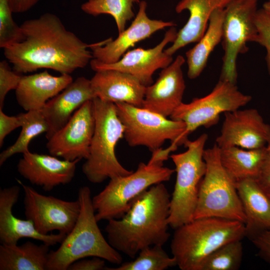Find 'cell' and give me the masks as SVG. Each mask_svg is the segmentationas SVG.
Instances as JSON below:
<instances>
[{"mask_svg": "<svg viewBox=\"0 0 270 270\" xmlns=\"http://www.w3.org/2000/svg\"><path fill=\"white\" fill-rule=\"evenodd\" d=\"M20 26L22 39L4 48V56L18 74L46 68L70 74L93 58L90 50L92 44L68 30L54 14H44Z\"/></svg>", "mask_w": 270, "mask_h": 270, "instance_id": "cell-1", "label": "cell"}, {"mask_svg": "<svg viewBox=\"0 0 270 270\" xmlns=\"http://www.w3.org/2000/svg\"><path fill=\"white\" fill-rule=\"evenodd\" d=\"M170 197L162 182L137 196L120 218L108 220V241L118 252L134 258L142 249L163 246L170 234L168 219Z\"/></svg>", "mask_w": 270, "mask_h": 270, "instance_id": "cell-2", "label": "cell"}, {"mask_svg": "<svg viewBox=\"0 0 270 270\" xmlns=\"http://www.w3.org/2000/svg\"><path fill=\"white\" fill-rule=\"evenodd\" d=\"M246 236L244 223L216 217L194 218L175 229L170 243L172 256L182 270H200L211 253L222 245Z\"/></svg>", "mask_w": 270, "mask_h": 270, "instance_id": "cell-3", "label": "cell"}, {"mask_svg": "<svg viewBox=\"0 0 270 270\" xmlns=\"http://www.w3.org/2000/svg\"><path fill=\"white\" fill-rule=\"evenodd\" d=\"M77 199L80 205L79 216L59 248L50 250L46 270H68L74 262L94 256L120 265L122 255L106 241L98 226L90 188H80Z\"/></svg>", "mask_w": 270, "mask_h": 270, "instance_id": "cell-4", "label": "cell"}, {"mask_svg": "<svg viewBox=\"0 0 270 270\" xmlns=\"http://www.w3.org/2000/svg\"><path fill=\"white\" fill-rule=\"evenodd\" d=\"M92 102L95 128L82 171L89 182L100 184L108 178L128 175L133 171L124 168L116 155V146L124 138V126L118 116L115 104L98 98Z\"/></svg>", "mask_w": 270, "mask_h": 270, "instance_id": "cell-5", "label": "cell"}, {"mask_svg": "<svg viewBox=\"0 0 270 270\" xmlns=\"http://www.w3.org/2000/svg\"><path fill=\"white\" fill-rule=\"evenodd\" d=\"M208 138V135L202 134L194 140H188L184 144L185 152L170 156L176 177L168 222L174 230L194 218L200 182L206 170L204 152Z\"/></svg>", "mask_w": 270, "mask_h": 270, "instance_id": "cell-6", "label": "cell"}, {"mask_svg": "<svg viewBox=\"0 0 270 270\" xmlns=\"http://www.w3.org/2000/svg\"><path fill=\"white\" fill-rule=\"evenodd\" d=\"M204 159L206 170L200 182L194 218L216 217L244 224L246 216L235 182L222 166L216 143L204 150Z\"/></svg>", "mask_w": 270, "mask_h": 270, "instance_id": "cell-7", "label": "cell"}, {"mask_svg": "<svg viewBox=\"0 0 270 270\" xmlns=\"http://www.w3.org/2000/svg\"><path fill=\"white\" fill-rule=\"evenodd\" d=\"M174 172L163 164L148 161L140 162L128 175L110 178L104 188L92 197L97 221L121 218L137 196L152 186L169 180Z\"/></svg>", "mask_w": 270, "mask_h": 270, "instance_id": "cell-8", "label": "cell"}, {"mask_svg": "<svg viewBox=\"0 0 270 270\" xmlns=\"http://www.w3.org/2000/svg\"><path fill=\"white\" fill-rule=\"evenodd\" d=\"M118 116L124 126V138L132 147L144 146L152 152L162 148L166 140L176 146L188 140L186 124L168 119L142 107L115 103Z\"/></svg>", "mask_w": 270, "mask_h": 270, "instance_id": "cell-9", "label": "cell"}, {"mask_svg": "<svg viewBox=\"0 0 270 270\" xmlns=\"http://www.w3.org/2000/svg\"><path fill=\"white\" fill-rule=\"evenodd\" d=\"M258 2V0H232L224 8L220 80L236 83L238 56L248 52L246 43L254 42L257 36Z\"/></svg>", "mask_w": 270, "mask_h": 270, "instance_id": "cell-10", "label": "cell"}, {"mask_svg": "<svg viewBox=\"0 0 270 270\" xmlns=\"http://www.w3.org/2000/svg\"><path fill=\"white\" fill-rule=\"evenodd\" d=\"M251 100L250 96L238 90L236 84L219 80L210 94L194 98L190 102L182 103L170 118L184 122L188 136L198 128L214 126L221 114L240 109Z\"/></svg>", "mask_w": 270, "mask_h": 270, "instance_id": "cell-11", "label": "cell"}, {"mask_svg": "<svg viewBox=\"0 0 270 270\" xmlns=\"http://www.w3.org/2000/svg\"><path fill=\"white\" fill-rule=\"evenodd\" d=\"M24 192V214L41 234H47L54 230L68 234L79 216L80 205L75 201L64 200L52 196L38 193L32 188L16 179Z\"/></svg>", "mask_w": 270, "mask_h": 270, "instance_id": "cell-12", "label": "cell"}, {"mask_svg": "<svg viewBox=\"0 0 270 270\" xmlns=\"http://www.w3.org/2000/svg\"><path fill=\"white\" fill-rule=\"evenodd\" d=\"M95 128L92 100L83 104L67 123L48 140L46 147L50 154L74 161L86 160Z\"/></svg>", "mask_w": 270, "mask_h": 270, "instance_id": "cell-13", "label": "cell"}, {"mask_svg": "<svg viewBox=\"0 0 270 270\" xmlns=\"http://www.w3.org/2000/svg\"><path fill=\"white\" fill-rule=\"evenodd\" d=\"M175 26L170 27L162 41L152 48H138L128 50L118 62L104 64L92 58L90 65L92 70H115L128 73L135 76L144 86L153 83L152 75L158 69H163L173 61L172 56L166 54L164 48L172 43L177 36Z\"/></svg>", "mask_w": 270, "mask_h": 270, "instance_id": "cell-14", "label": "cell"}, {"mask_svg": "<svg viewBox=\"0 0 270 270\" xmlns=\"http://www.w3.org/2000/svg\"><path fill=\"white\" fill-rule=\"evenodd\" d=\"M147 2L140 1L138 10L130 25L118 36L92 44L90 49L93 58L104 64L118 62L136 43L150 37L158 30L176 26L173 22L150 18L146 14Z\"/></svg>", "mask_w": 270, "mask_h": 270, "instance_id": "cell-15", "label": "cell"}, {"mask_svg": "<svg viewBox=\"0 0 270 270\" xmlns=\"http://www.w3.org/2000/svg\"><path fill=\"white\" fill-rule=\"evenodd\" d=\"M270 138V126L256 110L238 109L224 113L216 144L220 148L238 146L252 150L266 146Z\"/></svg>", "mask_w": 270, "mask_h": 270, "instance_id": "cell-16", "label": "cell"}, {"mask_svg": "<svg viewBox=\"0 0 270 270\" xmlns=\"http://www.w3.org/2000/svg\"><path fill=\"white\" fill-rule=\"evenodd\" d=\"M185 58L178 55L162 69L155 82L146 87L142 108L168 118L182 103L186 88L182 66Z\"/></svg>", "mask_w": 270, "mask_h": 270, "instance_id": "cell-17", "label": "cell"}, {"mask_svg": "<svg viewBox=\"0 0 270 270\" xmlns=\"http://www.w3.org/2000/svg\"><path fill=\"white\" fill-rule=\"evenodd\" d=\"M80 160L69 161L52 155L22 154L17 164L18 172L32 184L49 192L60 185L70 183L74 176Z\"/></svg>", "mask_w": 270, "mask_h": 270, "instance_id": "cell-18", "label": "cell"}, {"mask_svg": "<svg viewBox=\"0 0 270 270\" xmlns=\"http://www.w3.org/2000/svg\"><path fill=\"white\" fill-rule=\"evenodd\" d=\"M20 187L18 186L5 188L0 190V242L2 244L16 245L21 238H30L43 243L54 246L60 244L66 234H44L40 233L30 220L16 217L12 212L18 200Z\"/></svg>", "mask_w": 270, "mask_h": 270, "instance_id": "cell-19", "label": "cell"}, {"mask_svg": "<svg viewBox=\"0 0 270 270\" xmlns=\"http://www.w3.org/2000/svg\"><path fill=\"white\" fill-rule=\"evenodd\" d=\"M94 98L90 80L80 76L50 100L41 110L49 127L47 140L62 128L83 104Z\"/></svg>", "mask_w": 270, "mask_h": 270, "instance_id": "cell-20", "label": "cell"}, {"mask_svg": "<svg viewBox=\"0 0 270 270\" xmlns=\"http://www.w3.org/2000/svg\"><path fill=\"white\" fill-rule=\"evenodd\" d=\"M90 80L96 98L113 102L142 107L146 86L132 75L115 70L96 72Z\"/></svg>", "mask_w": 270, "mask_h": 270, "instance_id": "cell-21", "label": "cell"}, {"mask_svg": "<svg viewBox=\"0 0 270 270\" xmlns=\"http://www.w3.org/2000/svg\"><path fill=\"white\" fill-rule=\"evenodd\" d=\"M73 81L70 74L54 76L47 70L22 76L15 90L18 104L26 112L41 110L46 103Z\"/></svg>", "mask_w": 270, "mask_h": 270, "instance_id": "cell-22", "label": "cell"}, {"mask_svg": "<svg viewBox=\"0 0 270 270\" xmlns=\"http://www.w3.org/2000/svg\"><path fill=\"white\" fill-rule=\"evenodd\" d=\"M232 0H180L175 8L180 14L187 10L188 19L178 32L174 41L164 50L172 56L180 48L193 42H197L204 34L212 13L218 8H224Z\"/></svg>", "mask_w": 270, "mask_h": 270, "instance_id": "cell-23", "label": "cell"}, {"mask_svg": "<svg viewBox=\"0 0 270 270\" xmlns=\"http://www.w3.org/2000/svg\"><path fill=\"white\" fill-rule=\"evenodd\" d=\"M246 221V236L270 230V197L256 179L247 178L236 183Z\"/></svg>", "mask_w": 270, "mask_h": 270, "instance_id": "cell-24", "label": "cell"}, {"mask_svg": "<svg viewBox=\"0 0 270 270\" xmlns=\"http://www.w3.org/2000/svg\"><path fill=\"white\" fill-rule=\"evenodd\" d=\"M268 154L266 146L252 150L238 146L220 148L221 164L235 183L256 179Z\"/></svg>", "mask_w": 270, "mask_h": 270, "instance_id": "cell-25", "label": "cell"}, {"mask_svg": "<svg viewBox=\"0 0 270 270\" xmlns=\"http://www.w3.org/2000/svg\"><path fill=\"white\" fill-rule=\"evenodd\" d=\"M50 246L30 241L20 246L1 244L0 270H46Z\"/></svg>", "mask_w": 270, "mask_h": 270, "instance_id": "cell-26", "label": "cell"}, {"mask_svg": "<svg viewBox=\"0 0 270 270\" xmlns=\"http://www.w3.org/2000/svg\"><path fill=\"white\" fill-rule=\"evenodd\" d=\"M224 8H218L212 14L204 34L196 44L186 53L188 76L195 79L206 67L210 55L222 40Z\"/></svg>", "mask_w": 270, "mask_h": 270, "instance_id": "cell-27", "label": "cell"}, {"mask_svg": "<svg viewBox=\"0 0 270 270\" xmlns=\"http://www.w3.org/2000/svg\"><path fill=\"white\" fill-rule=\"evenodd\" d=\"M20 114L22 120L21 132L15 142L0 154V166L13 155L29 152L28 145L31 140L48 130V124L41 110H30Z\"/></svg>", "mask_w": 270, "mask_h": 270, "instance_id": "cell-28", "label": "cell"}, {"mask_svg": "<svg viewBox=\"0 0 270 270\" xmlns=\"http://www.w3.org/2000/svg\"><path fill=\"white\" fill-rule=\"evenodd\" d=\"M140 0H88L81 6L85 13L96 16L102 14L110 15L115 20L118 34L126 29V22L133 18L132 7Z\"/></svg>", "mask_w": 270, "mask_h": 270, "instance_id": "cell-29", "label": "cell"}, {"mask_svg": "<svg viewBox=\"0 0 270 270\" xmlns=\"http://www.w3.org/2000/svg\"><path fill=\"white\" fill-rule=\"evenodd\" d=\"M162 245H154L142 250L133 260L122 262L107 270H164L176 266V260L170 257Z\"/></svg>", "mask_w": 270, "mask_h": 270, "instance_id": "cell-30", "label": "cell"}, {"mask_svg": "<svg viewBox=\"0 0 270 270\" xmlns=\"http://www.w3.org/2000/svg\"><path fill=\"white\" fill-rule=\"evenodd\" d=\"M242 240L228 242L211 253L202 262L200 270H237L243 255Z\"/></svg>", "mask_w": 270, "mask_h": 270, "instance_id": "cell-31", "label": "cell"}, {"mask_svg": "<svg viewBox=\"0 0 270 270\" xmlns=\"http://www.w3.org/2000/svg\"><path fill=\"white\" fill-rule=\"evenodd\" d=\"M8 0H0V47L3 49L20 42L23 34L14 20Z\"/></svg>", "mask_w": 270, "mask_h": 270, "instance_id": "cell-32", "label": "cell"}, {"mask_svg": "<svg viewBox=\"0 0 270 270\" xmlns=\"http://www.w3.org/2000/svg\"><path fill=\"white\" fill-rule=\"evenodd\" d=\"M256 23L257 36L254 42L259 44L266 50V60L270 76V17L262 8L258 10Z\"/></svg>", "mask_w": 270, "mask_h": 270, "instance_id": "cell-33", "label": "cell"}, {"mask_svg": "<svg viewBox=\"0 0 270 270\" xmlns=\"http://www.w3.org/2000/svg\"><path fill=\"white\" fill-rule=\"evenodd\" d=\"M22 76L12 70L8 62L2 60L0 62V108H2L4 101L8 93L16 90Z\"/></svg>", "mask_w": 270, "mask_h": 270, "instance_id": "cell-34", "label": "cell"}, {"mask_svg": "<svg viewBox=\"0 0 270 270\" xmlns=\"http://www.w3.org/2000/svg\"><path fill=\"white\" fill-rule=\"evenodd\" d=\"M22 126L20 114L8 116L0 108V146H2L5 138L12 132Z\"/></svg>", "mask_w": 270, "mask_h": 270, "instance_id": "cell-35", "label": "cell"}, {"mask_svg": "<svg viewBox=\"0 0 270 270\" xmlns=\"http://www.w3.org/2000/svg\"><path fill=\"white\" fill-rule=\"evenodd\" d=\"M105 260L98 257H92L91 259L85 258L78 260L72 263L68 270H101L104 269Z\"/></svg>", "mask_w": 270, "mask_h": 270, "instance_id": "cell-36", "label": "cell"}, {"mask_svg": "<svg viewBox=\"0 0 270 270\" xmlns=\"http://www.w3.org/2000/svg\"><path fill=\"white\" fill-rule=\"evenodd\" d=\"M260 254L270 262V230L258 233L250 238Z\"/></svg>", "mask_w": 270, "mask_h": 270, "instance_id": "cell-37", "label": "cell"}, {"mask_svg": "<svg viewBox=\"0 0 270 270\" xmlns=\"http://www.w3.org/2000/svg\"><path fill=\"white\" fill-rule=\"evenodd\" d=\"M256 180L270 197V154L268 152Z\"/></svg>", "mask_w": 270, "mask_h": 270, "instance_id": "cell-38", "label": "cell"}, {"mask_svg": "<svg viewBox=\"0 0 270 270\" xmlns=\"http://www.w3.org/2000/svg\"><path fill=\"white\" fill-rule=\"evenodd\" d=\"M40 0H8L12 12H27L34 6Z\"/></svg>", "mask_w": 270, "mask_h": 270, "instance_id": "cell-39", "label": "cell"}, {"mask_svg": "<svg viewBox=\"0 0 270 270\" xmlns=\"http://www.w3.org/2000/svg\"><path fill=\"white\" fill-rule=\"evenodd\" d=\"M262 8L270 17V1L265 2L262 6Z\"/></svg>", "mask_w": 270, "mask_h": 270, "instance_id": "cell-40", "label": "cell"}, {"mask_svg": "<svg viewBox=\"0 0 270 270\" xmlns=\"http://www.w3.org/2000/svg\"><path fill=\"white\" fill-rule=\"evenodd\" d=\"M266 148L268 152L270 154V138L267 143V144L266 146Z\"/></svg>", "mask_w": 270, "mask_h": 270, "instance_id": "cell-41", "label": "cell"}, {"mask_svg": "<svg viewBox=\"0 0 270 270\" xmlns=\"http://www.w3.org/2000/svg\"></svg>", "mask_w": 270, "mask_h": 270, "instance_id": "cell-42", "label": "cell"}, {"mask_svg": "<svg viewBox=\"0 0 270 270\" xmlns=\"http://www.w3.org/2000/svg\"></svg>", "mask_w": 270, "mask_h": 270, "instance_id": "cell-43", "label": "cell"}]
</instances>
